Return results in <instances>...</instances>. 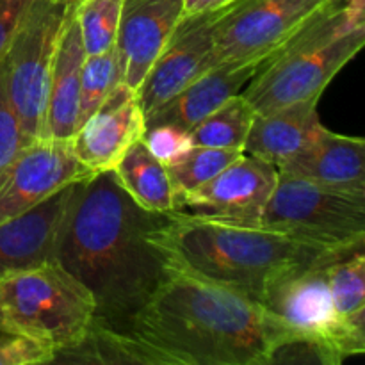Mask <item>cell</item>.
Returning <instances> with one entry per match:
<instances>
[{"label":"cell","instance_id":"3","mask_svg":"<svg viewBox=\"0 0 365 365\" xmlns=\"http://www.w3.org/2000/svg\"><path fill=\"white\" fill-rule=\"evenodd\" d=\"M153 241L187 269L260 303L267 289L285 274L344 257L260 223L196 216L185 210L166 214L153 232Z\"/></svg>","mask_w":365,"mask_h":365},{"label":"cell","instance_id":"27","mask_svg":"<svg viewBox=\"0 0 365 365\" xmlns=\"http://www.w3.org/2000/svg\"><path fill=\"white\" fill-rule=\"evenodd\" d=\"M27 143L20 118H18L16 110L11 103L9 93H7L4 61L0 59V168L13 160Z\"/></svg>","mask_w":365,"mask_h":365},{"label":"cell","instance_id":"10","mask_svg":"<svg viewBox=\"0 0 365 365\" xmlns=\"http://www.w3.org/2000/svg\"><path fill=\"white\" fill-rule=\"evenodd\" d=\"M91 177L95 175L78 163L70 141L41 138L27 143L0 168V225Z\"/></svg>","mask_w":365,"mask_h":365},{"label":"cell","instance_id":"19","mask_svg":"<svg viewBox=\"0 0 365 365\" xmlns=\"http://www.w3.org/2000/svg\"><path fill=\"white\" fill-rule=\"evenodd\" d=\"M324 128L316 100L257 114L246 139L245 153L278 168L316 141Z\"/></svg>","mask_w":365,"mask_h":365},{"label":"cell","instance_id":"11","mask_svg":"<svg viewBox=\"0 0 365 365\" xmlns=\"http://www.w3.org/2000/svg\"><path fill=\"white\" fill-rule=\"evenodd\" d=\"M220 13L185 16L178 21L135 91L145 120L216 64L214 27Z\"/></svg>","mask_w":365,"mask_h":365},{"label":"cell","instance_id":"31","mask_svg":"<svg viewBox=\"0 0 365 365\" xmlns=\"http://www.w3.org/2000/svg\"><path fill=\"white\" fill-rule=\"evenodd\" d=\"M346 24L351 29L365 27V0H342Z\"/></svg>","mask_w":365,"mask_h":365},{"label":"cell","instance_id":"2","mask_svg":"<svg viewBox=\"0 0 365 365\" xmlns=\"http://www.w3.org/2000/svg\"><path fill=\"white\" fill-rule=\"evenodd\" d=\"M164 220L135 205L110 171L78 184L57 260L89 289L98 323L127 327L159 284L164 255L153 232Z\"/></svg>","mask_w":365,"mask_h":365},{"label":"cell","instance_id":"26","mask_svg":"<svg viewBox=\"0 0 365 365\" xmlns=\"http://www.w3.org/2000/svg\"><path fill=\"white\" fill-rule=\"evenodd\" d=\"M57 351L46 342L18 334L0 331V365L53 364Z\"/></svg>","mask_w":365,"mask_h":365},{"label":"cell","instance_id":"24","mask_svg":"<svg viewBox=\"0 0 365 365\" xmlns=\"http://www.w3.org/2000/svg\"><path fill=\"white\" fill-rule=\"evenodd\" d=\"M242 153L245 152H239V150L209 148V146L189 148L184 155L166 166L171 185H173L175 198L209 182L228 164L239 159Z\"/></svg>","mask_w":365,"mask_h":365},{"label":"cell","instance_id":"21","mask_svg":"<svg viewBox=\"0 0 365 365\" xmlns=\"http://www.w3.org/2000/svg\"><path fill=\"white\" fill-rule=\"evenodd\" d=\"M255 116L257 113L248 98L242 93H237L189 130L192 146L245 152L246 139Z\"/></svg>","mask_w":365,"mask_h":365},{"label":"cell","instance_id":"8","mask_svg":"<svg viewBox=\"0 0 365 365\" xmlns=\"http://www.w3.org/2000/svg\"><path fill=\"white\" fill-rule=\"evenodd\" d=\"M327 266L296 269L274 282L264 294L267 309L291 324L323 364H341L365 351V324L342 319L331 302Z\"/></svg>","mask_w":365,"mask_h":365},{"label":"cell","instance_id":"25","mask_svg":"<svg viewBox=\"0 0 365 365\" xmlns=\"http://www.w3.org/2000/svg\"><path fill=\"white\" fill-rule=\"evenodd\" d=\"M121 82L116 46L107 52L86 56L81 73L78 96V125L88 120Z\"/></svg>","mask_w":365,"mask_h":365},{"label":"cell","instance_id":"5","mask_svg":"<svg viewBox=\"0 0 365 365\" xmlns=\"http://www.w3.org/2000/svg\"><path fill=\"white\" fill-rule=\"evenodd\" d=\"M365 27L346 24L342 4L328 11L309 31L264 61L242 95L257 114L316 100L335 75L364 48Z\"/></svg>","mask_w":365,"mask_h":365},{"label":"cell","instance_id":"17","mask_svg":"<svg viewBox=\"0 0 365 365\" xmlns=\"http://www.w3.org/2000/svg\"><path fill=\"white\" fill-rule=\"evenodd\" d=\"M277 170L327 187L365 195V143L362 138L324 128L316 141Z\"/></svg>","mask_w":365,"mask_h":365},{"label":"cell","instance_id":"1","mask_svg":"<svg viewBox=\"0 0 365 365\" xmlns=\"http://www.w3.org/2000/svg\"><path fill=\"white\" fill-rule=\"evenodd\" d=\"M163 255L159 284L127 323L163 365H266L303 346L298 331L259 299Z\"/></svg>","mask_w":365,"mask_h":365},{"label":"cell","instance_id":"28","mask_svg":"<svg viewBox=\"0 0 365 365\" xmlns=\"http://www.w3.org/2000/svg\"><path fill=\"white\" fill-rule=\"evenodd\" d=\"M143 143L150 150V153L164 166L175 163L178 157H182L189 148H192L189 132L168 123L146 127L145 134H143Z\"/></svg>","mask_w":365,"mask_h":365},{"label":"cell","instance_id":"18","mask_svg":"<svg viewBox=\"0 0 365 365\" xmlns=\"http://www.w3.org/2000/svg\"><path fill=\"white\" fill-rule=\"evenodd\" d=\"M86 52L81 31L75 18V0L71 2L50 73L48 98H46L45 132L43 138L70 141L78 127V96H81V73Z\"/></svg>","mask_w":365,"mask_h":365},{"label":"cell","instance_id":"13","mask_svg":"<svg viewBox=\"0 0 365 365\" xmlns=\"http://www.w3.org/2000/svg\"><path fill=\"white\" fill-rule=\"evenodd\" d=\"M145 130L146 120L138 93L120 82L102 106L78 125L70 139L71 150L89 173H106L143 139Z\"/></svg>","mask_w":365,"mask_h":365},{"label":"cell","instance_id":"23","mask_svg":"<svg viewBox=\"0 0 365 365\" xmlns=\"http://www.w3.org/2000/svg\"><path fill=\"white\" fill-rule=\"evenodd\" d=\"M123 0H75V18L86 56L116 46Z\"/></svg>","mask_w":365,"mask_h":365},{"label":"cell","instance_id":"16","mask_svg":"<svg viewBox=\"0 0 365 365\" xmlns=\"http://www.w3.org/2000/svg\"><path fill=\"white\" fill-rule=\"evenodd\" d=\"M262 63L257 61H232L217 63L200 75L196 81L185 86L178 95L146 116L150 125H175L184 130H191L195 125L205 120L210 113L223 106L228 98L242 91Z\"/></svg>","mask_w":365,"mask_h":365},{"label":"cell","instance_id":"14","mask_svg":"<svg viewBox=\"0 0 365 365\" xmlns=\"http://www.w3.org/2000/svg\"><path fill=\"white\" fill-rule=\"evenodd\" d=\"M81 182L0 225V274L57 259L68 212Z\"/></svg>","mask_w":365,"mask_h":365},{"label":"cell","instance_id":"9","mask_svg":"<svg viewBox=\"0 0 365 365\" xmlns=\"http://www.w3.org/2000/svg\"><path fill=\"white\" fill-rule=\"evenodd\" d=\"M342 0H235L214 27L217 63H264L309 31Z\"/></svg>","mask_w":365,"mask_h":365},{"label":"cell","instance_id":"20","mask_svg":"<svg viewBox=\"0 0 365 365\" xmlns=\"http://www.w3.org/2000/svg\"><path fill=\"white\" fill-rule=\"evenodd\" d=\"M110 173L128 198L146 212L170 214L177 210L166 166L150 153L143 139L128 148Z\"/></svg>","mask_w":365,"mask_h":365},{"label":"cell","instance_id":"7","mask_svg":"<svg viewBox=\"0 0 365 365\" xmlns=\"http://www.w3.org/2000/svg\"><path fill=\"white\" fill-rule=\"evenodd\" d=\"M73 0H31L4 53L7 93L27 141L43 138L50 73Z\"/></svg>","mask_w":365,"mask_h":365},{"label":"cell","instance_id":"29","mask_svg":"<svg viewBox=\"0 0 365 365\" xmlns=\"http://www.w3.org/2000/svg\"><path fill=\"white\" fill-rule=\"evenodd\" d=\"M29 4L31 0H0V59L6 53Z\"/></svg>","mask_w":365,"mask_h":365},{"label":"cell","instance_id":"12","mask_svg":"<svg viewBox=\"0 0 365 365\" xmlns=\"http://www.w3.org/2000/svg\"><path fill=\"white\" fill-rule=\"evenodd\" d=\"M278 180L273 164L242 153L200 187L175 198L177 210L217 220L259 223Z\"/></svg>","mask_w":365,"mask_h":365},{"label":"cell","instance_id":"15","mask_svg":"<svg viewBox=\"0 0 365 365\" xmlns=\"http://www.w3.org/2000/svg\"><path fill=\"white\" fill-rule=\"evenodd\" d=\"M180 20L182 0H123L116 53L125 86L138 91Z\"/></svg>","mask_w":365,"mask_h":365},{"label":"cell","instance_id":"4","mask_svg":"<svg viewBox=\"0 0 365 365\" xmlns=\"http://www.w3.org/2000/svg\"><path fill=\"white\" fill-rule=\"evenodd\" d=\"M96 321L89 289L57 259L0 274V331L75 348Z\"/></svg>","mask_w":365,"mask_h":365},{"label":"cell","instance_id":"6","mask_svg":"<svg viewBox=\"0 0 365 365\" xmlns=\"http://www.w3.org/2000/svg\"><path fill=\"white\" fill-rule=\"evenodd\" d=\"M260 225L349 255L364 250L365 195L327 187L278 171Z\"/></svg>","mask_w":365,"mask_h":365},{"label":"cell","instance_id":"30","mask_svg":"<svg viewBox=\"0 0 365 365\" xmlns=\"http://www.w3.org/2000/svg\"><path fill=\"white\" fill-rule=\"evenodd\" d=\"M234 2L235 0H182V18L220 13Z\"/></svg>","mask_w":365,"mask_h":365},{"label":"cell","instance_id":"22","mask_svg":"<svg viewBox=\"0 0 365 365\" xmlns=\"http://www.w3.org/2000/svg\"><path fill=\"white\" fill-rule=\"evenodd\" d=\"M327 282L339 316L348 323L365 324L364 250H356L328 264Z\"/></svg>","mask_w":365,"mask_h":365}]
</instances>
